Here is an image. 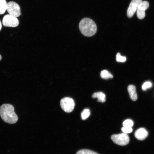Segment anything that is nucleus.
Segmentation results:
<instances>
[{"mask_svg":"<svg viewBox=\"0 0 154 154\" xmlns=\"http://www.w3.org/2000/svg\"><path fill=\"white\" fill-rule=\"evenodd\" d=\"M0 116L4 121L10 124L14 123L18 120L13 106L9 104H3L1 106Z\"/></svg>","mask_w":154,"mask_h":154,"instance_id":"1","label":"nucleus"},{"mask_svg":"<svg viewBox=\"0 0 154 154\" xmlns=\"http://www.w3.org/2000/svg\"><path fill=\"white\" fill-rule=\"evenodd\" d=\"M79 28L82 33L86 37L94 35L97 30L96 25L93 20L88 18H83L79 24Z\"/></svg>","mask_w":154,"mask_h":154,"instance_id":"2","label":"nucleus"},{"mask_svg":"<svg viewBox=\"0 0 154 154\" xmlns=\"http://www.w3.org/2000/svg\"><path fill=\"white\" fill-rule=\"evenodd\" d=\"M111 138L115 143L122 146L127 145L129 141L128 136L124 133L113 135H112Z\"/></svg>","mask_w":154,"mask_h":154,"instance_id":"3","label":"nucleus"},{"mask_svg":"<svg viewBox=\"0 0 154 154\" xmlns=\"http://www.w3.org/2000/svg\"><path fill=\"white\" fill-rule=\"evenodd\" d=\"M60 104L63 110L67 113L72 112L74 109L75 105L73 100L68 97L62 99L60 102Z\"/></svg>","mask_w":154,"mask_h":154,"instance_id":"4","label":"nucleus"},{"mask_svg":"<svg viewBox=\"0 0 154 154\" xmlns=\"http://www.w3.org/2000/svg\"><path fill=\"white\" fill-rule=\"evenodd\" d=\"M6 10L9 14L15 17H18L21 15L19 5L14 1H10L7 3Z\"/></svg>","mask_w":154,"mask_h":154,"instance_id":"5","label":"nucleus"},{"mask_svg":"<svg viewBox=\"0 0 154 154\" xmlns=\"http://www.w3.org/2000/svg\"><path fill=\"white\" fill-rule=\"evenodd\" d=\"M2 24L5 27H15L19 25V21L17 17L9 14L3 17Z\"/></svg>","mask_w":154,"mask_h":154,"instance_id":"6","label":"nucleus"},{"mask_svg":"<svg viewBox=\"0 0 154 154\" xmlns=\"http://www.w3.org/2000/svg\"><path fill=\"white\" fill-rule=\"evenodd\" d=\"M142 0H132L127 9V15L128 17H132L137 11L138 7Z\"/></svg>","mask_w":154,"mask_h":154,"instance_id":"7","label":"nucleus"},{"mask_svg":"<svg viewBox=\"0 0 154 154\" xmlns=\"http://www.w3.org/2000/svg\"><path fill=\"white\" fill-rule=\"evenodd\" d=\"M149 6L147 1H142L139 4L137 10V16L139 19H143L145 15V11L148 8Z\"/></svg>","mask_w":154,"mask_h":154,"instance_id":"8","label":"nucleus"},{"mask_svg":"<svg viewBox=\"0 0 154 154\" xmlns=\"http://www.w3.org/2000/svg\"><path fill=\"white\" fill-rule=\"evenodd\" d=\"M148 135V132L144 128H141L135 132V136L138 140H142L145 139Z\"/></svg>","mask_w":154,"mask_h":154,"instance_id":"9","label":"nucleus"},{"mask_svg":"<svg viewBox=\"0 0 154 154\" xmlns=\"http://www.w3.org/2000/svg\"><path fill=\"white\" fill-rule=\"evenodd\" d=\"M127 90L131 99L133 101H136L137 96L135 87L133 85H130L128 87Z\"/></svg>","mask_w":154,"mask_h":154,"instance_id":"10","label":"nucleus"},{"mask_svg":"<svg viewBox=\"0 0 154 154\" xmlns=\"http://www.w3.org/2000/svg\"><path fill=\"white\" fill-rule=\"evenodd\" d=\"M92 98H97L98 102H104L106 101L105 94L102 92H98L94 93L92 95Z\"/></svg>","mask_w":154,"mask_h":154,"instance_id":"11","label":"nucleus"},{"mask_svg":"<svg viewBox=\"0 0 154 154\" xmlns=\"http://www.w3.org/2000/svg\"><path fill=\"white\" fill-rule=\"evenodd\" d=\"M100 76L102 78L106 79L112 78L113 77V75L107 70H102L101 71Z\"/></svg>","mask_w":154,"mask_h":154,"instance_id":"12","label":"nucleus"},{"mask_svg":"<svg viewBox=\"0 0 154 154\" xmlns=\"http://www.w3.org/2000/svg\"><path fill=\"white\" fill-rule=\"evenodd\" d=\"M7 3L6 0H0V14H4L7 9Z\"/></svg>","mask_w":154,"mask_h":154,"instance_id":"13","label":"nucleus"},{"mask_svg":"<svg viewBox=\"0 0 154 154\" xmlns=\"http://www.w3.org/2000/svg\"><path fill=\"white\" fill-rule=\"evenodd\" d=\"M90 114V111L88 109H85L81 113V117L82 120H84L87 119Z\"/></svg>","mask_w":154,"mask_h":154,"instance_id":"14","label":"nucleus"},{"mask_svg":"<svg viewBox=\"0 0 154 154\" xmlns=\"http://www.w3.org/2000/svg\"><path fill=\"white\" fill-rule=\"evenodd\" d=\"M76 154H98L96 152L92 151L83 149L80 150L77 152Z\"/></svg>","mask_w":154,"mask_h":154,"instance_id":"15","label":"nucleus"},{"mask_svg":"<svg viewBox=\"0 0 154 154\" xmlns=\"http://www.w3.org/2000/svg\"><path fill=\"white\" fill-rule=\"evenodd\" d=\"M152 86V82L149 81L145 82L142 86V88L143 90L145 91L147 89L151 88Z\"/></svg>","mask_w":154,"mask_h":154,"instance_id":"16","label":"nucleus"},{"mask_svg":"<svg viewBox=\"0 0 154 154\" xmlns=\"http://www.w3.org/2000/svg\"><path fill=\"white\" fill-rule=\"evenodd\" d=\"M134 124L133 121L130 119H127L125 120L123 123V126L132 127Z\"/></svg>","mask_w":154,"mask_h":154,"instance_id":"17","label":"nucleus"},{"mask_svg":"<svg viewBox=\"0 0 154 154\" xmlns=\"http://www.w3.org/2000/svg\"><path fill=\"white\" fill-rule=\"evenodd\" d=\"M126 58L125 56H121L120 54L118 52L116 56V60L118 62H124L126 61Z\"/></svg>","mask_w":154,"mask_h":154,"instance_id":"18","label":"nucleus"},{"mask_svg":"<svg viewBox=\"0 0 154 154\" xmlns=\"http://www.w3.org/2000/svg\"><path fill=\"white\" fill-rule=\"evenodd\" d=\"M121 130L123 133L127 134L131 133L133 131V129L131 127H126L123 126Z\"/></svg>","mask_w":154,"mask_h":154,"instance_id":"19","label":"nucleus"},{"mask_svg":"<svg viewBox=\"0 0 154 154\" xmlns=\"http://www.w3.org/2000/svg\"><path fill=\"white\" fill-rule=\"evenodd\" d=\"M1 28H2V24H1V22L0 20V31L1 30Z\"/></svg>","mask_w":154,"mask_h":154,"instance_id":"20","label":"nucleus"},{"mask_svg":"<svg viewBox=\"0 0 154 154\" xmlns=\"http://www.w3.org/2000/svg\"><path fill=\"white\" fill-rule=\"evenodd\" d=\"M1 58H2V57H1V56L0 54V60H1Z\"/></svg>","mask_w":154,"mask_h":154,"instance_id":"21","label":"nucleus"}]
</instances>
